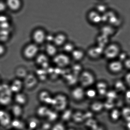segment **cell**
<instances>
[{
  "mask_svg": "<svg viewBox=\"0 0 130 130\" xmlns=\"http://www.w3.org/2000/svg\"><path fill=\"white\" fill-rule=\"evenodd\" d=\"M69 102V98L66 94L58 93L53 95L50 107L53 110L61 113L68 108Z\"/></svg>",
  "mask_w": 130,
  "mask_h": 130,
  "instance_id": "obj_1",
  "label": "cell"
},
{
  "mask_svg": "<svg viewBox=\"0 0 130 130\" xmlns=\"http://www.w3.org/2000/svg\"><path fill=\"white\" fill-rule=\"evenodd\" d=\"M122 51L121 47L118 43L110 42L104 48L103 56L109 61L117 59Z\"/></svg>",
  "mask_w": 130,
  "mask_h": 130,
  "instance_id": "obj_2",
  "label": "cell"
},
{
  "mask_svg": "<svg viewBox=\"0 0 130 130\" xmlns=\"http://www.w3.org/2000/svg\"><path fill=\"white\" fill-rule=\"evenodd\" d=\"M78 80L80 86L84 88H88L91 87L95 84V78L94 74L91 71L85 70L79 75Z\"/></svg>",
  "mask_w": 130,
  "mask_h": 130,
  "instance_id": "obj_3",
  "label": "cell"
},
{
  "mask_svg": "<svg viewBox=\"0 0 130 130\" xmlns=\"http://www.w3.org/2000/svg\"><path fill=\"white\" fill-rule=\"evenodd\" d=\"M71 59L70 56L65 53L57 54L54 56L53 62L59 68H65L71 64Z\"/></svg>",
  "mask_w": 130,
  "mask_h": 130,
  "instance_id": "obj_4",
  "label": "cell"
},
{
  "mask_svg": "<svg viewBox=\"0 0 130 130\" xmlns=\"http://www.w3.org/2000/svg\"><path fill=\"white\" fill-rule=\"evenodd\" d=\"M24 89L28 90H34L39 82L35 74L29 73L23 80Z\"/></svg>",
  "mask_w": 130,
  "mask_h": 130,
  "instance_id": "obj_5",
  "label": "cell"
},
{
  "mask_svg": "<svg viewBox=\"0 0 130 130\" xmlns=\"http://www.w3.org/2000/svg\"><path fill=\"white\" fill-rule=\"evenodd\" d=\"M53 95L51 92L47 90H41L38 94V100L41 104L51 106Z\"/></svg>",
  "mask_w": 130,
  "mask_h": 130,
  "instance_id": "obj_6",
  "label": "cell"
},
{
  "mask_svg": "<svg viewBox=\"0 0 130 130\" xmlns=\"http://www.w3.org/2000/svg\"><path fill=\"white\" fill-rule=\"evenodd\" d=\"M39 48L37 44L31 43L25 47L23 51V55L26 59L30 60L38 56Z\"/></svg>",
  "mask_w": 130,
  "mask_h": 130,
  "instance_id": "obj_7",
  "label": "cell"
},
{
  "mask_svg": "<svg viewBox=\"0 0 130 130\" xmlns=\"http://www.w3.org/2000/svg\"><path fill=\"white\" fill-rule=\"evenodd\" d=\"M124 68L123 62L118 59L109 61L107 68L109 72L114 74H118L122 72Z\"/></svg>",
  "mask_w": 130,
  "mask_h": 130,
  "instance_id": "obj_8",
  "label": "cell"
},
{
  "mask_svg": "<svg viewBox=\"0 0 130 130\" xmlns=\"http://www.w3.org/2000/svg\"><path fill=\"white\" fill-rule=\"evenodd\" d=\"M87 18L90 23L94 25H99L103 21L102 15L95 9L90 10L88 12Z\"/></svg>",
  "mask_w": 130,
  "mask_h": 130,
  "instance_id": "obj_9",
  "label": "cell"
},
{
  "mask_svg": "<svg viewBox=\"0 0 130 130\" xmlns=\"http://www.w3.org/2000/svg\"><path fill=\"white\" fill-rule=\"evenodd\" d=\"M9 86L10 90L13 94L21 92L24 89L23 80L17 78L11 81L9 84Z\"/></svg>",
  "mask_w": 130,
  "mask_h": 130,
  "instance_id": "obj_10",
  "label": "cell"
},
{
  "mask_svg": "<svg viewBox=\"0 0 130 130\" xmlns=\"http://www.w3.org/2000/svg\"><path fill=\"white\" fill-rule=\"evenodd\" d=\"M13 101L14 104L24 107L27 104L29 101L27 95L23 91L13 94Z\"/></svg>",
  "mask_w": 130,
  "mask_h": 130,
  "instance_id": "obj_11",
  "label": "cell"
},
{
  "mask_svg": "<svg viewBox=\"0 0 130 130\" xmlns=\"http://www.w3.org/2000/svg\"><path fill=\"white\" fill-rule=\"evenodd\" d=\"M13 118L10 112L5 110H0V125L4 128L11 127Z\"/></svg>",
  "mask_w": 130,
  "mask_h": 130,
  "instance_id": "obj_12",
  "label": "cell"
},
{
  "mask_svg": "<svg viewBox=\"0 0 130 130\" xmlns=\"http://www.w3.org/2000/svg\"><path fill=\"white\" fill-rule=\"evenodd\" d=\"M85 91L84 88L81 86H75L71 91V97L75 101H81L85 97Z\"/></svg>",
  "mask_w": 130,
  "mask_h": 130,
  "instance_id": "obj_13",
  "label": "cell"
},
{
  "mask_svg": "<svg viewBox=\"0 0 130 130\" xmlns=\"http://www.w3.org/2000/svg\"><path fill=\"white\" fill-rule=\"evenodd\" d=\"M104 48L98 45L89 48L86 52L89 57L91 59H97L103 55Z\"/></svg>",
  "mask_w": 130,
  "mask_h": 130,
  "instance_id": "obj_14",
  "label": "cell"
},
{
  "mask_svg": "<svg viewBox=\"0 0 130 130\" xmlns=\"http://www.w3.org/2000/svg\"><path fill=\"white\" fill-rule=\"evenodd\" d=\"M52 108L48 106L41 104L36 109V117L41 119H46Z\"/></svg>",
  "mask_w": 130,
  "mask_h": 130,
  "instance_id": "obj_15",
  "label": "cell"
},
{
  "mask_svg": "<svg viewBox=\"0 0 130 130\" xmlns=\"http://www.w3.org/2000/svg\"><path fill=\"white\" fill-rule=\"evenodd\" d=\"M46 37L45 32L41 29H37L33 33V40L36 44H41L44 43L46 40Z\"/></svg>",
  "mask_w": 130,
  "mask_h": 130,
  "instance_id": "obj_16",
  "label": "cell"
},
{
  "mask_svg": "<svg viewBox=\"0 0 130 130\" xmlns=\"http://www.w3.org/2000/svg\"><path fill=\"white\" fill-rule=\"evenodd\" d=\"M10 112L13 118H22L24 114V107L13 103L11 105Z\"/></svg>",
  "mask_w": 130,
  "mask_h": 130,
  "instance_id": "obj_17",
  "label": "cell"
},
{
  "mask_svg": "<svg viewBox=\"0 0 130 130\" xmlns=\"http://www.w3.org/2000/svg\"><path fill=\"white\" fill-rule=\"evenodd\" d=\"M86 55V52L84 50L76 48L70 54V56L75 62H79L84 59Z\"/></svg>",
  "mask_w": 130,
  "mask_h": 130,
  "instance_id": "obj_18",
  "label": "cell"
},
{
  "mask_svg": "<svg viewBox=\"0 0 130 130\" xmlns=\"http://www.w3.org/2000/svg\"><path fill=\"white\" fill-rule=\"evenodd\" d=\"M26 128L30 130H35L40 126L41 124L40 120L36 117L29 118L25 121Z\"/></svg>",
  "mask_w": 130,
  "mask_h": 130,
  "instance_id": "obj_19",
  "label": "cell"
},
{
  "mask_svg": "<svg viewBox=\"0 0 130 130\" xmlns=\"http://www.w3.org/2000/svg\"><path fill=\"white\" fill-rule=\"evenodd\" d=\"M7 8L13 11H17L22 6L21 0H6L5 1Z\"/></svg>",
  "mask_w": 130,
  "mask_h": 130,
  "instance_id": "obj_20",
  "label": "cell"
},
{
  "mask_svg": "<svg viewBox=\"0 0 130 130\" xmlns=\"http://www.w3.org/2000/svg\"><path fill=\"white\" fill-rule=\"evenodd\" d=\"M11 127L15 130H24L26 128V122L22 118H13Z\"/></svg>",
  "mask_w": 130,
  "mask_h": 130,
  "instance_id": "obj_21",
  "label": "cell"
},
{
  "mask_svg": "<svg viewBox=\"0 0 130 130\" xmlns=\"http://www.w3.org/2000/svg\"><path fill=\"white\" fill-rule=\"evenodd\" d=\"M98 95L104 96L106 95L108 90L107 84L104 81H99L96 84L95 88Z\"/></svg>",
  "mask_w": 130,
  "mask_h": 130,
  "instance_id": "obj_22",
  "label": "cell"
},
{
  "mask_svg": "<svg viewBox=\"0 0 130 130\" xmlns=\"http://www.w3.org/2000/svg\"><path fill=\"white\" fill-rule=\"evenodd\" d=\"M67 41V37L63 33H59L54 36L53 42L57 46H63Z\"/></svg>",
  "mask_w": 130,
  "mask_h": 130,
  "instance_id": "obj_23",
  "label": "cell"
},
{
  "mask_svg": "<svg viewBox=\"0 0 130 130\" xmlns=\"http://www.w3.org/2000/svg\"><path fill=\"white\" fill-rule=\"evenodd\" d=\"M90 108L94 113H100L104 109V103L99 100H95L91 103Z\"/></svg>",
  "mask_w": 130,
  "mask_h": 130,
  "instance_id": "obj_24",
  "label": "cell"
},
{
  "mask_svg": "<svg viewBox=\"0 0 130 130\" xmlns=\"http://www.w3.org/2000/svg\"><path fill=\"white\" fill-rule=\"evenodd\" d=\"M109 117L113 122H116L120 119L122 115V112L119 109L114 108L110 110Z\"/></svg>",
  "mask_w": 130,
  "mask_h": 130,
  "instance_id": "obj_25",
  "label": "cell"
},
{
  "mask_svg": "<svg viewBox=\"0 0 130 130\" xmlns=\"http://www.w3.org/2000/svg\"><path fill=\"white\" fill-rule=\"evenodd\" d=\"M59 113L58 112L52 109L46 120L51 123H55L58 121L57 120L59 118Z\"/></svg>",
  "mask_w": 130,
  "mask_h": 130,
  "instance_id": "obj_26",
  "label": "cell"
},
{
  "mask_svg": "<svg viewBox=\"0 0 130 130\" xmlns=\"http://www.w3.org/2000/svg\"><path fill=\"white\" fill-rule=\"evenodd\" d=\"M74 43L72 41H67L63 46L64 53L71 54L76 47Z\"/></svg>",
  "mask_w": 130,
  "mask_h": 130,
  "instance_id": "obj_27",
  "label": "cell"
},
{
  "mask_svg": "<svg viewBox=\"0 0 130 130\" xmlns=\"http://www.w3.org/2000/svg\"><path fill=\"white\" fill-rule=\"evenodd\" d=\"M15 72L16 78L23 80L29 73L26 69L20 67L17 69Z\"/></svg>",
  "mask_w": 130,
  "mask_h": 130,
  "instance_id": "obj_28",
  "label": "cell"
},
{
  "mask_svg": "<svg viewBox=\"0 0 130 130\" xmlns=\"http://www.w3.org/2000/svg\"><path fill=\"white\" fill-rule=\"evenodd\" d=\"M46 52L49 56H55L57 54V46L54 44H49L46 46Z\"/></svg>",
  "mask_w": 130,
  "mask_h": 130,
  "instance_id": "obj_29",
  "label": "cell"
},
{
  "mask_svg": "<svg viewBox=\"0 0 130 130\" xmlns=\"http://www.w3.org/2000/svg\"><path fill=\"white\" fill-rule=\"evenodd\" d=\"M35 74L37 78L39 81L44 82L46 81L49 78H48V73L47 72L44 71L40 70L37 71Z\"/></svg>",
  "mask_w": 130,
  "mask_h": 130,
  "instance_id": "obj_30",
  "label": "cell"
},
{
  "mask_svg": "<svg viewBox=\"0 0 130 130\" xmlns=\"http://www.w3.org/2000/svg\"><path fill=\"white\" fill-rule=\"evenodd\" d=\"M98 95L97 92L95 89L91 87L88 88L85 91V97L90 99H94Z\"/></svg>",
  "mask_w": 130,
  "mask_h": 130,
  "instance_id": "obj_31",
  "label": "cell"
},
{
  "mask_svg": "<svg viewBox=\"0 0 130 130\" xmlns=\"http://www.w3.org/2000/svg\"><path fill=\"white\" fill-rule=\"evenodd\" d=\"M125 84H126L125 82H123L120 80L116 81L114 84V90L117 93L123 92L125 89Z\"/></svg>",
  "mask_w": 130,
  "mask_h": 130,
  "instance_id": "obj_32",
  "label": "cell"
},
{
  "mask_svg": "<svg viewBox=\"0 0 130 130\" xmlns=\"http://www.w3.org/2000/svg\"><path fill=\"white\" fill-rule=\"evenodd\" d=\"M51 130H66V128L63 122L57 121L53 123Z\"/></svg>",
  "mask_w": 130,
  "mask_h": 130,
  "instance_id": "obj_33",
  "label": "cell"
},
{
  "mask_svg": "<svg viewBox=\"0 0 130 130\" xmlns=\"http://www.w3.org/2000/svg\"><path fill=\"white\" fill-rule=\"evenodd\" d=\"M36 62L38 64L43 65V64L47 63L48 61V58L46 55L44 54H40L37 56Z\"/></svg>",
  "mask_w": 130,
  "mask_h": 130,
  "instance_id": "obj_34",
  "label": "cell"
},
{
  "mask_svg": "<svg viewBox=\"0 0 130 130\" xmlns=\"http://www.w3.org/2000/svg\"><path fill=\"white\" fill-rule=\"evenodd\" d=\"M98 12L100 13L102 15V12L103 13H105L107 12V7L104 4H99L96 6V8L95 9Z\"/></svg>",
  "mask_w": 130,
  "mask_h": 130,
  "instance_id": "obj_35",
  "label": "cell"
},
{
  "mask_svg": "<svg viewBox=\"0 0 130 130\" xmlns=\"http://www.w3.org/2000/svg\"><path fill=\"white\" fill-rule=\"evenodd\" d=\"M7 8L6 2L0 1V14L4 12Z\"/></svg>",
  "mask_w": 130,
  "mask_h": 130,
  "instance_id": "obj_36",
  "label": "cell"
},
{
  "mask_svg": "<svg viewBox=\"0 0 130 130\" xmlns=\"http://www.w3.org/2000/svg\"><path fill=\"white\" fill-rule=\"evenodd\" d=\"M123 63L124 68L130 71V57H128L123 62Z\"/></svg>",
  "mask_w": 130,
  "mask_h": 130,
  "instance_id": "obj_37",
  "label": "cell"
},
{
  "mask_svg": "<svg viewBox=\"0 0 130 130\" xmlns=\"http://www.w3.org/2000/svg\"><path fill=\"white\" fill-rule=\"evenodd\" d=\"M124 82L130 88V71L125 76Z\"/></svg>",
  "mask_w": 130,
  "mask_h": 130,
  "instance_id": "obj_38",
  "label": "cell"
},
{
  "mask_svg": "<svg viewBox=\"0 0 130 130\" xmlns=\"http://www.w3.org/2000/svg\"><path fill=\"white\" fill-rule=\"evenodd\" d=\"M6 48L2 44H0V57L2 56L6 52Z\"/></svg>",
  "mask_w": 130,
  "mask_h": 130,
  "instance_id": "obj_39",
  "label": "cell"
},
{
  "mask_svg": "<svg viewBox=\"0 0 130 130\" xmlns=\"http://www.w3.org/2000/svg\"><path fill=\"white\" fill-rule=\"evenodd\" d=\"M125 97L127 101H130V91L126 92L125 94Z\"/></svg>",
  "mask_w": 130,
  "mask_h": 130,
  "instance_id": "obj_40",
  "label": "cell"
},
{
  "mask_svg": "<svg viewBox=\"0 0 130 130\" xmlns=\"http://www.w3.org/2000/svg\"><path fill=\"white\" fill-rule=\"evenodd\" d=\"M127 130H130V123H128L127 125Z\"/></svg>",
  "mask_w": 130,
  "mask_h": 130,
  "instance_id": "obj_41",
  "label": "cell"
}]
</instances>
